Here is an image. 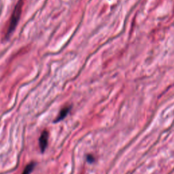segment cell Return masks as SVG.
I'll return each instance as SVG.
<instances>
[{
  "instance_id": "6da1fadb",
  "label": "cell",
  "mask_w": 174,
  "mask_h": 174,
  "mask_svg": "<svg viewBox=\"0 0 174 174\" xmlns=\"http://www.w3.org/2000/svg\"><path fill=\"white\" fill-rule=\"evenodd\" d=\"M23 5H24V0H19L18 2L16 4L14 9L12 13L10 21L8 23L5 32V38H8L10 36V35L15 30L16 27L17 26L19 20H20L21 13L23 11Z\"/></svg>"
},
{
  "instance_id": "7a4b0ae2",
  "label": "cell",
  "mask_w": 174,
  "mask_h": 174,
  "mask_svg": "<svg viewBox=\"0 0 174 174\" xmlns=\"http://www.w3.org/2000/svg\"><path fill=\"white\" fill-rule=\"evenodd\" d=\"M48 132L47 131H44L41 134L39 139V146L41 150V152H44L48 146Z\"/></svg>"
},
{
  "instance_id": "3957f363",
  "label": "cell",
  "mask_w": 174,
  "mask_h": 174,
  "mask_svg": "<svg viewBox=\"0 0 174 174\" xmlns=\"http://www.w3.org/2000/svg\"><path fill=\"white\" fill-rule=\"evenodd\" d=\"M70 108H71L70 107H64V108H63L61 110V112L59 113V114H58V116H57V118H56L55 122H58V121L60 120H62L63 119L65 118V117H66V116H67L68 113L69 112Z\"/></svg>"
},
{
  "instance_id": "277c9868",
  "label": "cell",
  "mask_w": 174,
  "mask_h": 174,
  "mask_svg": "<svg viewBox=\"0 0 174 174\" xmlns=\"http://www.w3.org/2000/svg\"><path fill=\"white\" fill-rule=\"evenodd\" d=\"M35 166H36V163H31L30 164H29L28 165L25 167L22 174H30L31 172L34 170Z\"/></svg>"
}]
</instances>
